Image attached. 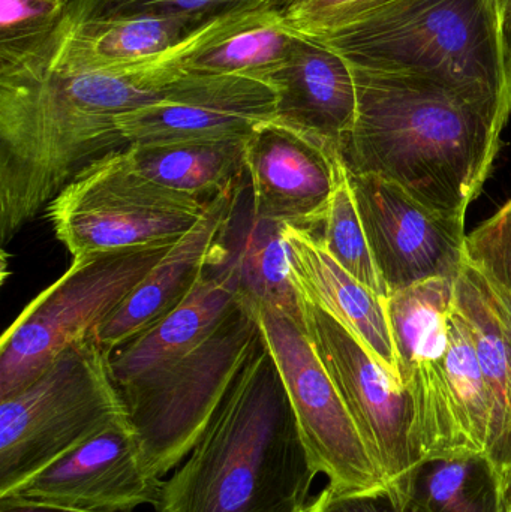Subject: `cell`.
<instances>
[{
  "mask_svg": "<svg viewBox=\"0 0 511 512\" xmlns=\"http://www.w3.org/2000/svg\"><path fill=\"white\" fill-rule=\"evenodd\" d=\"M60 23L38 47L0 63L3 245L84 168L128 149L117 117L161 101L183 72L171 65L84 68L66 54Z\"/></svg>",
  "mask_w": 511,
  "mask_h": 512,
  "instance_id": "cell-1",
  "label": "cell"
},
{
  "mask_svg": "<svg viewBox=\"0 0 511 512\" xmlns=\"http://www.w3.org/2000/svg\"><path fill=\"white\" fill-rule=\"evenodd\" d=\"M353 72L357 116L342 150L345 170L465 219L500 153L503 123L428 78L356 66Z\"/></svg>",
  "mask_w": 511,
  "mask_h": 512,
  "instance_id": "cell-2",
  "label": "cell"
},
{
  "mask_svg": "<svg viewBox=\"0 0 511 512\" xmlns=\"http://www.w3.org/2000/svg\"><path fill=\"white\" fill-rule=\"evenodd\" d=\"M263 340V339H261ZM269 349L254 352L155 512H302L317 477Z\"/></svg>",
  "mask_w": 511,
  "mask_h": 512,
  "instance_id": "cell-3",
  "label": "cell"
},
{
  "mask_svg": "<svg viewBox=\"0 0 511 512\" xmlns=\"http://www.w3.org/2000/svg\"><path fill=\"white\" fill-rule=\"evenodd\" d=\"M311 39L351 66L428 78L509 122L511 65L497 0H396Z\"/></svg>",
  "mask_w": 511,
  "mask_h": 512,
  "instance_id": "cell-4",
  "label": "cell"
},
{
  "mask_svg": "<svg viewBox=\"0 0 511 512\" xmlns=\"http://www.w3.org/2000/svg\"><path fill=\"white\" fill-rule=\"evenodd\" d=\"M261 342L257 309L242 298L191 352L117 388L153 477L164 478L191 454Z\"/></svg>",
  "mask_w": 511,
  "mask_h": 512,
  "instance_id": "cell-5",
  "label": "cell"
},
{
  "mask_svg": "<svg viewBox=\"0 0 511 512\" xmlns=\"http://www.w3.org/2000/svg\"><path fill=\"white\" fill-rule=\"evenodd\" d=\"M123 418L110 352L95 336L69 346L32 384L0 400V498Z\"/></svg>",
  "mask_w": 511,
  "mask_h": 512,
  "instance_id": "cell-6",
  "label": "cell"
},
{
  "mask_svg": "<svg viewBox=\"0 0 511 512\" xmlns=\"http://www.w3.org/2000/svg\"><path fill=\"white\" fill-rule=\"evenodd\" d=\"M180 240V239H179ZM174 243L75 259L30 301L0 342V400L38 379L69 346L95 336L102 322Z\"/></svg>",
  "mask_w": 511,
  "mask_h": 512,
  "instance_id": "cell-7",
  "label": "cell"
},
{
  "mask_svg": "<svg viewBox=\"0 0 511 512\" xmlns=\"http://www.w3.org/2000/svg\"><path fill=\"white\" fill-rule=\"evenodd\" d=\"M207 201L138 173L128 149L84 168L47 206L56 239L75 259L182 239Z\"/></svg>",
  "mask_w": 511,
  "mask_h": 512,
  "instance_id": "cell-8",
  "label": "cell"
},
{
  "mask_svg": "<svg viewBox=\"0 0 511 512\" xmlns=\"http://www.w3.org/2000/svg\"><path fill=\"white\" fill-rule=\"evenodd\" d=\"M257 309L269 349L293 408L303 444L317 474L336 495H378L389 486L372 459L302 322L273 307Z\"/></svg>",
  "mask_w": 511,
  "mask_h": 512,
  "instance_id": "cell-9",
  "label": "cell"
},
{
  "mask_svg": "<svg viewBox=\"0 0 511 512\" xmlns=\"http://www.w3.org/2000/svg\"><path fill=\"white\" fill-rule=\"evenodd\" d=\"M300 298L306 334L383 472L389 498L395 507H407L411 477L422 462L410 394L341 322Z\"/></svg>",
  "mask_w": 511,
  "mask_h": 512,
  "instance_id": "cell-10",
  "label": "cell"
},
{
  "mask_svg": "<svg viewBox=\"0 0 511 512\" xmlns=\"http://www.w3.org/2000/svg\"><path fill=\"white\" fill-rule=\"evenodd\" d=\"M347 174L389 295L426 280L459 276L465 259V219L434 212L378 177Z\"/></svg>",
  "mask_w": 511,
  "mask_h": 512,
  "instance_id": "cell-11",
  "label": "cell"
},
{
  "mask_svg": "<svg viewBox=\"0 0 511 512\" xmlns=\"http://www.w3.org/2000/svg\"><path fill=\"white\" fill-rule=\"evenodd\" d=\"M276 117L272 84L242 75L183 71L161 101L117 117L129 146L248 140Z\"/></svg>",
  "mask_w": 511,
  "mask_h": 512,
  "instance_id": "cell-12",
  "label": "cell"
},
{
  "mask_svg": "<svg viewBox=\"0 0 511 512\" xmlns=\"http://www.w3.org/2000/svg\"><path fill=\"white\" fill-rule=\"evenodd\" d=\"M162 478L153 477L126 418L96 433L5 498L83 512H132L155 505ZM3 499V498H0Z\"/></svg>",
  "mask_w": 511,
  "mask_h": 512,
  "instance_id": "cell-13",
  "label": "cell"
},
{
  "mask_svg": "<svg viewBox=\"0 0 511 512\" xmlns=\"http://www.w3.org/2000/svg\"><path fill=\"white\" fill-rule=\"evenodd\" d=\"M344 171L338 153L278 117L261 123L246 144L245 176L255 215L315 236Z\"/></svg>",
  "mask_w": 511,
  "mask_h": 512,
  "instance_id": "cell-14",
  "label": "cell"
},
{
  "mask_svg": "<svg viewBox=\"0 0 511 512\" xmlns=\"http://www.w3.org/2000/svg\"><path fill=\"white\" fill-rule=\"evenodd\" d=\"M239 183L240 180L233 188L207 201L197 224L171 246L125 301L102 322L95 337L110 354L158 324L191 295L206 271Z\"/></svg>",
  "mask_w": 511,
  "mask_h": 512,
  "instance_id": "cell-15",
  "label": "cell"
},
{
  "mask_svg": "<svg viewBox=\"0 0 511 512\" xmlns=\"http://www.w3.org/2000/svg\"><path fill=\"white\" fill-rule=\"evenodd\" d=\"M276 117L342 155L357 116L353 66L332 48L296 35L287 62L270 78Z\"/></svg>",
  "mask_w": 511,
  "mask_h": 512,
  "instance_id": "cell-16",
  "label": "cell"
},
{
  "mask_svg": "<svg viewBox=\"0 0 511 512\" xmlns=\"http://www.w3.org/2000/svg\"><path fill=\"white\" fill-rule=\"evenodd\" d=\"M285 239L291 279L300 297L317 304L341 322L401 382L386 298L345 271L315 234L285 225Z\"/></svg>",
  "mask_w": 511,
  "mask_h": 512,
  "instance_id": "cell-17",
  "label": "cell"
},
{
  "mask_svg": "<svg viewBox=\"0 0 511 512\" xmlns=\"http://www.w3.org/2000/svg\"><path fill=\"white\" fill-rule=\"evenodd\" d=\"M209 264L233 270L243 300L252 306L273 307L303 324L302 298L291 279L285 225L255 215L246 176L237 186Z\"/></svg>",
  "mask_w": 511,
  "mask_h": 512,
  "instance_id": "cell-18",
  "label": "cell"
},
{
  "mask_svg": "<svg viewBox=\"0 0 511 512\" xmlns=\"http://www.w3.org/2000/svg\"><path fill=\"white\" fill-rule=\"evenodd\" d=\"M209 23L158 15L81 20L68 6L60 27L66 54L78 65L128 71L156 65L180 66Z\"/></svg>",
  "mask_w": 511,
  "mask_h": 512,
  "instance_id": "cell-19",
  "label": "cell"
},
{
  "mask_svg": "<svg viewBox=\"0 0 511 512\" xmlns=\"http://www.w3.org/2000/svg\"><path fill=\"white\" fill-rule=\"evenodd\" d=\"M455 280H426L386 298L399 379L414 411L429 408L446 382Z\"/></svg>",
  "mask_w": 511,
  "mask_h": 512,
  "instance_id": "cell-20",
  "label": "cell"
},
{
  "mask_svg": "<svg viewBox=\"0 0 511 512\" xmlns=\"http://www.w3.org/2000/svg\"><path fill=\"white\" fill-rule=\"evenodd\" d=\"M242 301L236 273L207 264L194 291L170 315L110 354L116 387L168 366L207 339Z\"/></svg>",
  "mask_w": 511,
  "mask_h": 512,
  "instance_id": "cell-21",
  "label": "cell"
},
{
  "mask_svg": "<svg viewBox=\"0 0 511 512\" xmlns=\"http://www.w3.org/2000/svg\"><path fill=\"white\" fill-rule=\"evenodd\" d=\"M296 33L279 12L269 9L237 12L183 59L185 72L242 75L267 81L282 68L293 50Z\"/></svg>",
  "mask_w": 511,
  "mask_h": 512,
  "instance_id": "cell-22",
  "label": "cell"
},
{
  "mask_svg": "<svg viewBox=\"0 0 511 512\" xmlns=\"http://www.w3.org/2000/svg\"><path fill=\"white\" fill-rule=\"evenodd\" d=\"M248 140L129 146L128 153L138 173L152 182L209 201L245 176Z\"/></svg>",
  "mask_w": 511,
  "mask_h": 512,
  "instance_id": "cell-23",
  "label": "cell"
},
{
  "mask_svg": "<svg viewBox=\"0 0 511 512\" xmlns=\"http://www.w3.org/2000/svg\"><path fill=\"white\" fill-rule=\"evenodd\" d=\"M446 429L437 457H488L492 408L470 327L453 303L446 355Z\"/></svg>",
  "mask_w": 511,
  "mask_h": 512,
  "instance_id": "cell-24",
  "label": "cell"
},
{
  "mask_svg": "<svg viewBox=\"0 0 511 512\" xmlns=\"http://www.w3.org/2000/svg\"><path fill=\"white\" fill-rule=\"evenodd\" d=\"M407 505L416 512H506L500 478L482 454L422 460Z\"/></svg>",
  "mask_w": 511,
  "mask_h": 512,
  "instance_id": "cell-25",
  "label": "cell"
},
{
  "mask_svg": "<svg viewBox=\"0 0 511 512\" xmlns=\"http://www.w3.org/2000/svg\"><path fill=\"white\" fill-rule=\"evenodd\" d=\"M317 237L345 271L380 297H389V289L381 279L369 248L368 237L348 182L347 170L342 174L341 182L333 194L321 236Z\"/></svg>",
  "mask_w": 511,
  "mask_h": 512,
  "instance_id": "cell-26",
  "label": "cell"
},
{
  "mask_svg": "<svg viewBox=\"0 0 511 512\" xmlns=\"http://www.w3.org/2000/svg\"><path fill=\"white\" fill-rule=\"evenodd\" d=\"M264 0H71L69 8L81 20L107 18L182 17L200 24L260 9Z\"/></svg>",
  "mask_w": 511,
  "mask_h": 512,
  "instance_id": "cell-27",
  "label": "cell"
},
{
  "mask_svg": "<svg viewBox=\"0 0 511 512\" xmlns=\"http://www.w3.org/2000/svg\"><path fill=\"white\" fill-rule=\"evenodd\" d=\"M68 6L51 0H0V63L18 59L44 42Z\"/></svg>",
  "mask_w": 511,
  "mask_h": 512,
  "instance_id": "cell-28",
  "label": "cell"
},
{
  "mask_svg": "<svg viewBox=\"0 0 511 512\" xmlns=\"http://www.w3.org/2000/svg\"><path fill=\"white\" fill-rule=\"evenodd\" d=\"M465 261L486 277L511 313V198L468 234Z\"/></svg>",
  "mask_w": 511,
  "mask_h": 512,
  "instance_id": "cell-29",
  "label": "cell"
},
{
  "mask_svg": "<svg viewBox=\"0 0 511 512\" xmlns=\"http://www.w3.org/2000/svg\"><path fill=\"white\" fill-rule=\"evenodd\" d=\"M393 2L396 0H297L281 15L296 35L318 38Z\"/></svg>",
  "mask_w": 511,
  "mask_h": 512,
  "instance_id": "cell-30",
  "label": "cell"
},
{
  "mask_svg": "<svg viewBox=\"0 0 511 512\" xmlns=\"http://www.w3.org/2000/svg\"><path fill=\"white\" fill-rule=\"evenodd\" d=\"M314 512H416L410 507L398 508L387 493L378 495H336L324 489L311 501Z\"/></svg>",
  "mask_w": 511,
  "mask_h": 512,
  "instance_id": "cell-31",
  "label": "cell"
},
{
  "mask_svg": "<svg viewBox=\"0 0 511 512\" xmlns=\"http://www.w3.org/2000/svg\"><path fill=\"white\" fill-rule=\"evenodd\" d=\"M0 512H83L62 510V508L41 507V505L26 504L14 499H0Z\"/></svg>",
  "mask_w": 511,
  "mask_h": 512,
  "instance_id": "cell-32",
  "label": "cell"
},
{
  "mask_svg": "<svg viewBox=\"0 0 511 512\" xmlns=\"http://www.w3.org/2000/svg\"><path fill=\"white\" fill-rule=\"evenodd\" d=\"M497 5L503 21L504 38H506L511 65V0H497Z\"/></svg>",
  "mask_w": 511,
  "mask_h": 512,
  "instance_id": "cell-33",
  "label": "cell"
},
{
  "mask_svg": "<svg viewBox=\"0 0 511 512\" xmlns=\"http://www.w3.org/2000/svg\"><path fill=\"white\" fill-rule=\"evenodd\" d=\"M296 2L297 0H264L260 9H269V11H276L282 14L285 9L290 8V6L294 5Z\"/></svg>",
  "mask_w": 511,
  "mask_h": 512,
  "instance_id": "cell-34",
  "label": "cell"
},
{
  "mask_svg": "<svg viewBox=\"0 0 511 512\" xmlns=\"http://www.w3.org/2000/svg\"><path fill=\"white\" fill-rule=\"evenodd\" d=\"M51 2L62 3V5L68 6L69 3H71V0H51Z\"/></svg>",
  "mask_w": 511,
  "mask_h": 512,
  "instance_id": "cell-35",
  "label": "cell"
},
{
  "mask_svg": "<svg viewBox=\"0 0 511 512\" xmlns=\"http://www.w3.org/2000/svg\"><path fill=\"white\" fill-rule=\"evenodd\" d=\"M302 512H314V511H312L311 504H309L308 507H306L305 510H303Z\"/></svg>",
  "mask_w": 511,
  "mask_h": 512,
  "instance_id": "cell-36",
  "label": "cell"
}]
</instances>
